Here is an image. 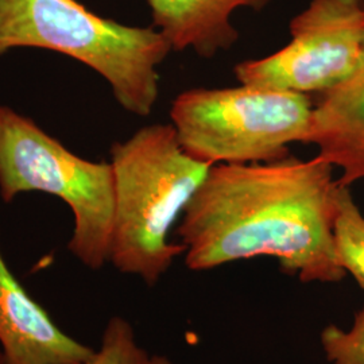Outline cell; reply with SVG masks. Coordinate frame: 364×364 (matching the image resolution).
Here are the masks:
<instances>
[{
  "label": "cell",
  "mask_w": 364,
  "mask_h": 364,
  "mask_svg": "<svg viewBox=\"0 0 364 364\" xmlns=\"http://www.w3.org/2000/svg\"><path fill=\"white\" fill-rule=\"evenodd\" d=\"M333 240L338 264L364 290V213L355 203L351 186L340 182Z\"/></svg>",
  "instance_id": "cell-10"
},
{
  "label": "cell",
  "mask_w": 364,
  "mask_h": 364,
  "mask_svg": "<svg viewBox=\"0 0 364 364\" xmlns=\"http://www.w3.org/2000/svg\"><path fill=\"white\" fill-rule=\"evenodd\" d=\"M320 343L331 364H364V306L355 314L350 329L333 324L326 326Z\"/></svg>",
  "instance_id": "cell-12"
},
{
  "label": "cell",
  "mask_w": 364,
  "mask_h": 364,
  "mask_svg": "<svg viewBox=\"0 0 364 364\" xmlns=\"http://www.w3.org/2000/svg\"><path fill=\"white\" fill-rule=\"evenodd\" d=\"M42 192L63 200L73 215L70 254L91 270L109 263L115 219L112 165L69 149L23 114L0 105V198Z\"/></svg>",
  "instance_id": "cell-4"
},
{
  "label": "cell",
  "mask_w": 364,
  "mask_h": 364,
  "mask_svg": "<svg viewBox=\"0 0 364 364\" xmlns=\"http://www.w3.org/2000/svg\"><path fill=\"white\" fill-rule=\"evenodd\" d=\"M153 26L159 30L173 52H193L212 60L230 50L239 39L231 16L246 7L262 11L273 0H147Z\"/></svg>",
  "instance_id": "cell-9"
},
{
  "label": "cell",
  "mask_w": 364,
  "mask_h": 364,
  "mask_svg": "<svg viewBox=\"0 0 364 364\" xmlns=\"http://www.w3.org/2000/svg\"><path fill=\"white\" fill-rule=\"evenodd\" d=\"M290 42L278 52L236 64L240 84L321 95L348 77L363 48L362 0H312L290 21Z\"/></svg>",
  "instance_id": "cell-6"
},
{
  "label": "cell",
  "mask_w": 364,
  "mask_h": 364,
  "mask_svg": "<svg viewBox=\"0 0 364 364\" xmlns=\"http://www.w3.org/2000/svg\"><path fill=\"white\" fill-rule=\"evenodd\" d=\"M18 48L61 53L99 73L123 109L149 117L171 50L154 26H127L77 0H0V57Z\"/></svg>",
  "instance_id": "cell-3"
},
{
  "label": "cell",
  "mask_w": 364,
  "mask_h": 364,
  "mask_svg": "<svg viewBox=\"0 0 364 364\" xmlns=\"http://www.w3.org/2000/svg\"><path fill=\"white\" fill-rule=\"evenodd\" d=\"M314 103L309 95L240 84L193 88L171 103L170 119L188 156L209 165L266 164L309 144Z\"/></svg>",
  "instance_id": "cell-5"
},
{
  "label": "cell",
  "mask_w": 364,
  "mask_h": 364,
  "mask_svg": "<svg viewBox=\"0 0 364 364\" xmlns=\"http://www.w3.org/2000/svg\"><path fill=\"white\" fill-rule=\"evenodd\" d=\"M3 364H85L95 350L68 335L14 275L0 243Z\"/></svg>",
  "instance_id": "cell-7"
},
{
  "label": "cell",
  "mask_w": 364,
  "mask_h": 364,
  "mask_svg": "<svg viewBox=\"0 0 364 364\" xmlns=\"http://www.w3.org/2000/svg\"><path fill=\"white\" fill-rule=\"evenodd\" d=\"M85 364L174 363L166 355L147 351L138 343L130 321L122 316H114L105 324L99 350Z\"/></svg>",
  "instance_id": "cell-11"
},
{
  "label": "cell",
  "mask_w": 364,
  "mask_h": 364,
  "mask_svg": "<svg viewBox=\"0 0 364 364\" xmlns=\"http://www.w3.org/2000/svg\"><path fill=\"white\" fill-rule=\"evenodd\" d=\"M316 156L266 164H218L182 213L177 234L192 272L269 257L304 284L346 273L335 252L338 181Z\"/></svg>",
  "instance_id": "cell-1"
},
{
  "label": "cell",
  "mask_w": 364,
  "mask_h": 364,
  "mask_svg": "<svg viewBox=\"0 0 364 364\" xmlns=\"http://www.w3.org/2000/svg\"><path fill=\"white\" fill-rule=\"evenodd\" d=\"M109 164L115 180L109 263L154 287L185 252L169 235L213 165L188 156L171 123L144 126L114 144Z\"/></svg>",
  "instance_id": "cell-2"
},
{
  "label": "cell",
  "mask_w": 364,
  "mask_h": 364,
  "mask_svg": "<svg viewBox=\"0 0 364 364\" xmlns=\"http://www.w3.org/2000/svg\"><path fill=\"white\" fill-rule=\"evenodd\" d=\"M308 144H314L317 156L340 170L341 185L364 182V34L362 54L351 75L318 95Z\"/></svg>",
  "instance_id": "cell-8"
},
{
  "label": "cell",
  "mask_w": 364,
  "mask_h": 364,
  "mask_svg": "<svg viewBox=\"0 0 364 364\" xmlns=\"http://www.w3.org/2000/svg\"><path fill=\"white\" fill-rule=\"evenodd\" d=\"M4 363V359H3V353L0 351V364Z\"/></svg>",
  "instance_id": "cell-13"
}]
</instances>
